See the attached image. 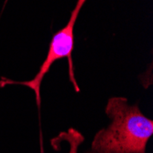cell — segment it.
<instances>
[{"label":"cell","mask_w":153,"mask_h":153,"mask_svg":"<svg viewBox=\"0 0 153 153\" xmlns=\"http://www.w3.org/2000/svg\"><path fill=\"white\" fill-rule=\"evenodd\" d=\"M105 114L109 126L99 130L85 153H146L153 135V121L137 105H129L125 97L108 99Z\"/></svg>","instance_id":"cell-1"},{"label":"cell","mask_w":153,"mask_h":153,"mask_svg":"<svg viewBox=\"0 0 153 153\" xmlns=\"http://www.w3.org/2000/svg\"><path fill=\"white\" fill-rule=\"evenodd\" d=\"M86 2V0H77L76 5L72 11L71 17L69 19L67 24L62 30L57 31L51 39V41L49 46V51L47 53V57L41 64L39 72L34 76L33 79L30 81H13L2 78L0 82V86L3 87L6 85H20L32 89L35 93L36 104L38 107H40V86L43 78L49 73L52 64L62 59H67L69 62V75L70 80L76 92H79L77 82L74 77V66L73 62V51L74 45V26L77 21V18L82 7Z\"/></svg>","instance_id":"cell-2"},{"label":"cell","mask_w":153,"mask_h":153,"mask_svg":"<svg viewBox=\"0 0 153 153\" xmlns=\"http://www.w3.org/2000/svg\"><path fill=\"white\" fill-rule=\"evenodd\" d=\"M55 138L61 141H66L69 144L68 153H78L79 147L85 141V137L82 136V134L73 128H71L68 131L62 132ZM40 153H44L41 133H40Z\"/></svg>","instance_id":"cell-3"}]
</instances>
